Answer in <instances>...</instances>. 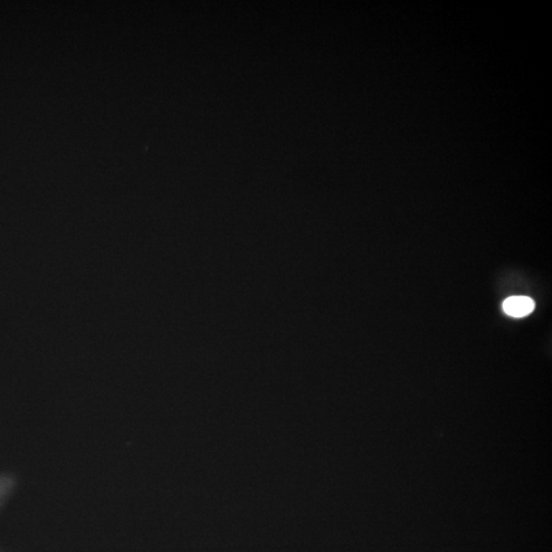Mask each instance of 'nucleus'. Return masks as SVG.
Here are the masks:
<instances>
[{"instance_id": "1", "label": "nucleus", "mask_w": 552, "mask_h": 552, "mask_svg": "<svg viewBox=\"0 0 552 552\" xmlns=\"http://www.w3.org/2000/svg\"><path fill=\"white\" fill-rule=\"evenodd\" d=\"M504 313L512 317L522 318L532 313L535 309V303L531 298L524 296H516L506 299L502 304Z\"/></svg>"}]
</instances>
